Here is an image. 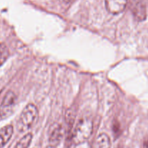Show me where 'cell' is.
Returning <instances> with one entry per match:
<instances>
[{"label": "cell", "instance_id": "obj_1", "mask_svg": "<svg viewBox=\"0 0 148 148\" xmlns=\"http://www.w3.org/2000/svg\"><path fill=\"white\" fill-rule=\"evenodd\" d=\"M92 130L93 124L92 120L86 117L81 119L74 129L71 136V140L76 145L82 144L90 138L92 133Z\"/></svg>", "mask_w": 148, "mask_h": 148}, {"label": "cell", "instance_id": "obj_2", "mask_svg": "<svg viewBox=\"0 0 148 148\" xmlns=\"http://www.w3.org/2000/svg\"><path fill=\"white\" fill-rule=\"evenodd\" d=\"M38 119V111L34 104L26 106L19 118L17 128L20 132H25L34 125Z\"/></svg>", "mask_w": 148, "mask_h": 148}, {"label": "cell", "instance_id": "obj_3", "mask_svg": "<svg viewBox=\"0 0 148 148\" xmlns=\"http://www.w3.org/2000/svg\"><path fill=\"white\" fill-rule=\"evenodd\" d=\"M17 104V95L13 91L6 92L0 104V118L6 119L12 115Z\"/></svg>", "mask_w": 148, "mask_h": 148}, {"label": "cell", "instance_id": "obj_4", "mask_svg": "<svg viewBox=\"0 0 148 148\" xmlns=\"http://www.w3.org/2000/svg\"><path fill=\"white\" fill-rule=\"evenodd\" d=\"M63 134L64 132L62 126L57 123L53 124L51 127L50 131H49V141L50 144L49 146L56 147V146L59 145L62 140Z\"/></svg>", "mask_w": 148, "mask_h": 148}, {"label": "cell", "instance_id": "obj_5", "mask_svg": "<svg viewBox=\"0 0 148 148\" xmlns=\"http://www.w3.org/2000/svg\"><path fill=\"white\" fill-rule=\"evenodd\" d=\"M107 11L112 14H118L125 10L127 0H105Z\"/></svg>", "mask_w": 148, "mask_h": 148}, {"label": "cell", "instance_id": "obj_6", "mask_svg": "<svg viewBox=\"0 0 148 148\" xmlns=\"http://www.w3.org/2000/svg\"><path fill=\"white\" fill-rule=\"evenodd\" d=\"M132 11L137 20H143L146 17L145 0H133Z\"/></svg>", "mask_w": 148, "mask_h": 148}, {"label": "cell", "instance_id": "obj_7", "mask_svg": "<svg viewBox=\"0 0 148 148\" xmlns=\"http://www.w3.org/2000/svg\"><path fill=\"white\" fill-rule=\"evenodd\" d=\"M14 129L12 125H7L0 129V148H3L8 143L13 134Z\"/></svg>", "mask_w": 148, "mask_h": 148}, {"label": "cell", "instance_id": "obj_8", "mask_svg": "<svg viewBox=\"0 0 148 148\" xmlns=\"http://www.w3.org/2000/svg\"><path fill=\"white\" fill-rule=\"evenodd\" d=\"M111 140L105 133L100 134L95 140L94 148H111Z\"/></svg>", "mask_w": 148, "mask_h": 148}, {"label": "cell", "instance_id": "obj_9", "mask_svg": "<svg viewBox=\"0 0 148 148\" xmlns=\"http://www.w3.org/2000/svg\"><path fill=\"white\" fill-rule=\"evenodd\" d=\"M33 139V135L31 133L25 134L23 137H22L18 143L15 145L14 148H28L29 145H30Z\"/></svg>", "mask_w": 148, "mask_h": 148}, {"label": "cell", "instance_id": "obj_10", "mask_svg": "<svg viewBox=\"0 0 148 148\" xmlns=\"http://www.w3.org/2000/svg\"><path fill=\"white\" fill-rule=\"evenodd\" d=\"M9 49L4 43H0V66L7 61L9 57Z\"/></svg>", "mask_w": 148, "mask_h": 148}, {"label": "cell", "instance_id": "obj_11", "mask_svg": "<svg viewBox=\"0 0 148 148\" xmlns=\"http://www.w3.org/2000/svg\"><path fill=\"white\" fill-rule=\"evenodd\" d=\"M75 1H76V0H63L65 4H71Z\"/></svg>", "mask_w": 148, "mask_h": 148}, {"label": "cell", "instance_id": "obj_12", "mask_svg": "<svg viewBox=\"0 0 148 148\" xmlns=\"http://www.w3.org/2000/svg\"><path fill=\"white\" fill-rule=\"evenodd\" d=\"M48 148H55V147H51V146H49V147H48Z\"/></svg>", "mask_w": 148, "mask_h": 148}]
</instances>
